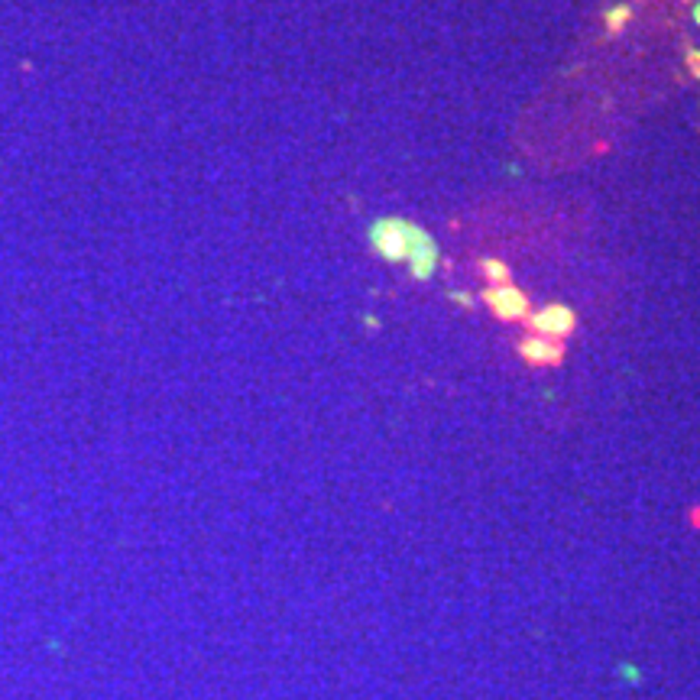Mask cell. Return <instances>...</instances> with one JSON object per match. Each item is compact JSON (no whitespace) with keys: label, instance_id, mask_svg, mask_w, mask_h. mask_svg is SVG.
Segmentation results:
<instances>
[{"label":"cell","instance_id":"cell-1","mask_svg":"<svg viewBox=\"0 0 700 700\" xmlns=\"http://www.w3.org/2000/svg\"><path fill=\"white\" fill-rule=\"evenodd\" d=\"M406 237H409V269H412V279H419V282L431 279L435 269L441 266V250H438L435 237L412 221L406 224Z\"/></svg>","mask_w":700,"mask_h":700},{"label":"cell","instance_id":"cell-2","mask_svg":"<svg viewBox=\"0 0 700 700\" xmlns=\"http://www.w3.org/2000/svg\"><path fill=\"white\" fill-rule=\"evenodd\" d=\"M402 217H379L376 224H370V244L386 263H402L409 259V237Z\"/></svg>","mask_w":700,"mask_h":700},{"label":"cell","instance_id":"cell-3","mask_svg":"<svg viewBox=\"0 0 700 700\" xmlns=\"http://www.w3.org/2000/svg\"><path fill=\"white\" fill-rule=\"evenodd\" d=\"M480 302L487 305L500 321H522V318H529V298H525V292H519L512 282H509V286L483 289Z\"/></svg>","mask_w":700,"mask_h":700},{"label":"cell","instance_id":"cell-4","mask_svg":"<svg viewBox=\"0 0 700 700\" xmlns=\"http://www.w3.org/2000/svg\"><path fill=\"white\" fill-rule=\"evenodd\" d=\"M529 328L535 331V338H548V340H564L568 334H574L577 328V315L568 305H548V308L535 311L529 318Z\"/></svg>","mask_w":700,"mask_h":700},{"label":"cell","instance_id":"cell-5","mask_svg":"<svg viewBox=\"0 0 700 700\" xmlns=\"http://www.w3.org/2000/svg\"><path fill=\"white\" fill-rule=\"evenodd\" d=\"M519 357L532 367H558L564 360V344L548 338H525L519 340Z\"/></svg>","mask_w":700,"mask_h":700},{"label":"cell","instance_id":"cell-6","mask_svg":"<svg viewBox=\"0 0 700 700\" xmlns=\"http://www.w3.org/2000/svg\"><path fill=\"white\" fill-rule=\"evenodd\" d=\"M480 273L487 276L490 286H509V279H512L509 266L502 263V259H496V257H483V259H480Z\"/></svg>","mask_w":700,"mask_h":700},{"label":"cell","instance_id":"cell-7","mask_svg":"<svg viewBox=\"0 0 700 700\" xmlns=\"http://www.w3.org/2000/svg\"><path fill=\"white\" fill-rule=\"evenodd\" d=\"M629 16H632V14H629V7H613L610 14H606V30H610V33H623V26L629 23Z\"/></svg>","mask_w":700,"mask_h":700},{"label":"cell","instance_id":"cell-8","mask_svg":"<svg viewBox=\"0 0 700 700\" xmlns=\"http://www.w3.org/2000/svg\"><path fill=\"white\" fill-rule=\"evenodd\" d=\"M687 65H691L694 78H700V52L697 49H687Z\"/></svg>","mask_w":700,"mask_h":700},{"label":"cell","instance_id":"cell-9","mask_svg":"<svg viewBox=\"0 0 700 700\" xmlns=\"http://www.w3.org/2000/svg\"><path fill=\"white\" fill-rule=\"evenodd\" d=\"M451 298H454V302L461 305V308H473V298H470V295H467V292H454V295H451Z\"/></svg>","mask_w":700,"mask_h":700},{"label":"cell","instance_id":"cell-10","mask_svg":"<svg viewBox=\"0 0 700 700\" xmlns=\"http://www.w3.org/2000/svg\"><path fill=\"white\" fill-rule=\"evenodd\" d=\"M694 16H697V23H700V7H697V10H694Z\"/></svg>","mask_w":700,"mask_h":700}]
</instances>
